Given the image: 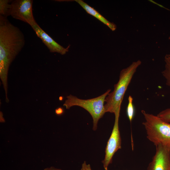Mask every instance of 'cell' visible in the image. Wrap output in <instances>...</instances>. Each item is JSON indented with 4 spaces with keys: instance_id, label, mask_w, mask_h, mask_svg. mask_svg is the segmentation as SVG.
<instances>
[{
    "instance_id": "obj_10",
    "label": "cell",
    "mask_w": 170,
    "mask_h": 170,
    "mask_svg": "<svg viewBox=\"0 0 170 170\" xmlns=\"http://www.w3.org/2000/svg\"><path fill=\"white\" fill-rule=\"evenodd\" d=\"M164 61L165 69L162 73L165 80L166 85L170 88V53L165 55Z\"/></svg>"
},
{
    "instance_id": "obj_15",
    "label": "cell",
    "mask_w": 170,
    "mask_h": 170,
    "mask_svg": "<svg viewBox=\"0 0 170 170\" xmlns=\"http://www.w3.org/2000/svg\"><path fill=\"white\" fill-rule=\"evenodd\" d=\"M64 112V110L63 108L60 107L56 108L55 110V113L58 115H62Z\"/></svg>"
},
{
    "instance_id": "obj_6",
    "label": "cell",
    "mask_w": 170,
    "mask_h": 170,
    "mask_svg": "<svg viewBox=\"0 0 170 170\" xmlns=\"http://www.w3.org/2000/svg\"><path fill=\"white\" fill-rule=\"evenodd\" d=\"M33 0H15L11 1L9 15L14 18L25 22L31 26L37 23L32 13Z\"/></svg>"
},
{
    "instance_id": "obj_4",
    "label": "cell",
    "mask_w": 170,
    "mask_h": 170,
    "mask_svg": "<svg viewBox=\"0 0 170 170\" xmlns=\"http://www.w3.org/2000/svg\"><path fill=\"white\" fill-rule=\"evenodd\" d=\"M111 91L108 89L101 95L92 99H83L75 96L70 95L66 97L63 106L66 109H69L73 106L82 107L87 110L93 119V130L95 131L97 128L99 120L106 112L104 103L106 96Z\"/></svg>"
},
{
    "instance_id": "obj_5",
    "label": "cell",
    "mask_w": 170,
    "mask_h": 170,
    "mask_svg": "<svg viewBox=\"0 0 170 170\" xmlns=\"http://www.w3.org/2000/svg\"><path fill=\"white\" fill-rule=\"evenodd\" d=\"M121 107L118 108L115 113V120L110 137L107 142L105 150V158L102 161L105 170H108L109 165L112 162L115 153L121 148V139L119 128V118Z\"/></svg>"
},
{
    "instance_id": "obj_8",
    "label": "cell",
    "mask_w": 170,
    "mask_h": 170,
    "mask_svg": "<svg viewBox=\"0 0 170 170\" xmlns=\"http://www.w3.org/2000/svg\"><path fill=\"white\" fill-rule=\"evenodd\" d=\"M31 26L50 52L64 55L68 52L70 46L65 48L60 45L46 33L37 23Z\"/></svg>"
},
{
    "instance_id": "obj_16",
    "label": "cell",
    "mask_w": 170,
    "mask_h": 170,
    "mask_svg": "<svg viewBox=\"0 0 170 170\" xmlns=\"http://www.w3.org/2000/svg\"><path fill=\"white\" fill-rule=\"evenodd\" d=\"M44 170H61L60 169L56 168L53 167H51L50 168H47L45 169Z\"/></svg>"
},
{
    "instance_id": "obj_14",
    "label": "cell",
    "mask_w": 170,
    "mask_h": 170,
    "mask_svg": "<svg viewBox=\"0 0 170 170\" xmlns=\"http://www.w3.org/2000/svg\"><path fill=\"white\" fill-rule=\"evenodd\" d=\"M80 170H92L89 164H87L85 161L82 164V167Z\"/></svg>"
},
{
    "instance_id": "obj_2",
    "label": "cell",
    "mask_w": 170,
    "mask_h": 170,
    "mask_svg": "<svg viewBox=\"0 0 170 170\" xmlns=\"http://www.w3.org/2000/svg\"><path fill=\"white\" fill-rule=\"evenodd\" d=\"M139 60L133 62L128 67L120 72L118 82L114 85V89L106 96L104 105L105 112L114 113L121 107L124 95L138 67L141 65Z\"/></svg>"
},
{
    "instance_id": "obj_7",
    "label": "cell",
    "mask_w": 170,
    "mask_h": 170,
    "mask_svg": "<svg viewBox=\"0 0 170 170\" xmlns=\"http://www.w3.org/2000/svg\"><path fill=\"white\" fill-rule=\"evenodd\" d=\"M156 147V153L147 170H170V150L160 144Z\"/></svg>"
},
{
    "instance_id": "obj_13",
    "label": "cell",
    "mask_w": 170,
    "mask_h": 170,
    "mask_svg": "<svg viewBox=\"0 0 170 170\" xmlns=\"http://www.w3.org/2000/svg\"><path fill=\"white\" fill-rule=\"evenodd\" d=\"M157 116L165 122L170 123V108L161 111Z\"/></svg>"
},
{
    "instance_id": "obj_9",
    "label": "cell",
    "mask_w": 170,
    "mask_h": 170,
    "mask_svg": "<svg viewBox=\"0 0 170 170\" xmlns=\"http://www.w3.org/2000/svg\"><path fill=\"white\" fill-rule=\"evenodd\" d=\"M88 14L95 17L101 22L107 26L112 31H114L116 29V26L113 23L108 20L94 8L89 6L82 0H75Z\"/></svg>"
},
{
    "instance_id": "obj_3",
    "label": "cell",
    "mask_w": 170,
    "mask_h": 170,
    "mask_svg": "<svg viewBox=\"0 0 170 170\" xmlns=\"http://www.w3.org/2000/svg\"><path fill=\"white\" fill-rule=\"evenodd\" d=\"M141 112L145 119L142 124L147 139L156 146L160 144L170 150V123L144 110H142Z\"/></svg>"
},
{
    "instance_id": "obj_11",
    "label": "cell",
    "mask_w": 170,
    "mask_h": 170,
    "mask_svg": "<svg viewBox=\"0 0 170 170\" xmlns=\"http://www.w3.org/2000/svg\"><path fill=\"white\" fill-rule=\"evenodd\" d=\"M128 103L127 107L126 112L127 116L130 122L134 117L135 114V108L133 103V99L131 95L128 97Z\"/></svg>"
},
{
    "instance_id": "obj_12",
    "label": "cell",
    "mask_w": 170,
    "mask_h": 170,
    "mask_svg": "<svg viewBox=\"0 0 170 170\" xmlns=\"http://www.w3.org/2000/svg\"><path fill=\"white\" fill-rule=\"evenodd\" d=\"M8 0H0V15L5 17L9 16V10L11 1Z\"/></svg>"
},
{
    "instance_id": "obj_1",
    "label": "cell",
    "mask_w": 170,
    "mask_h": 170,
    "mask_svg": "<svg viewBox=\"0 0 170 170\" xmlns=\"http://www.w3.org/2000/svg\"><path fill=\"white\" fill-rule=\"evenodd\" d=\"M23 34L12 24L7 17L0 15V78L6 95L7 96V78L11 63L24 46Z\"/></svg>"
}]
</instances>
